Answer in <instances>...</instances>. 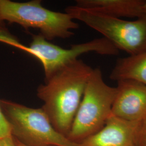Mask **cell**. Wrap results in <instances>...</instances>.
<instances>
[{
	"label": "cell",
	"mask_w": 146,
	"mask_h": 146,
	"mask_svg": "<svg viewBox=\"0 0 146 146\" xmlns=\"http://www.w3.org/2000/svg\"><path fill=\"white\" fill-rule=\"evenodd\" d=\"M93 69L78 58L58 69L37 89V97L43 102L41 108L51 124L67 137Z\"/></svg>",
	"instance_id": "1"
},
{
	"label": "cell",
	"mask_w": 146,
	"mask_h": 146,
	"mask_svg": "<svg viewBox=\"0 0 146 146\" xmlns=\"http://www.w3.org/2000/svg\"><path fill=\"white\" fill-rule=\"evenodd\" d=\"M117 89L105 82L100 68L90 74L67 138L80 143L100 131L111 116Z\"/></svg>",
	"instance_id": "2"
},
{
	"label": "cell",
	"mask_w": 146,
	"mask_h": 146,
	"mask_svg": "<svg viewBox=\"0 0 146 146\" xmlns=\"http://www.w3.org/2000/svg\"><path fill=\"white\" fill-rule=\"evenodd\" d=\"M66 13L98 31L119 50L129 55L146 52V18L128 21L76 5L67 7Z\"/></svg>",
	"instance_id": "3"
},
{
	"label": "cell",
	"mask_w": 146,
	"mask_h": 146,
	"mask_svg": "<svg viewBox=\"0 0 146 146\" xmlns=\"http://www.w3.org/2000/svg\"><path fill=\"white\" fill-rule=\"evenodd\" d=\"M0 15L5 22L17 24L25 29H38L39 35L48 41L69 38L74 35L72 30L79 27L67 13L49 10L39 0L26 2L0 0Z\"/></svg>",
	"instance_id": "4"
},
{
	"label": "cell",
	"mask_w": 146,
	"mask_h": 146,
	"mask_svg": "<svg viewBox=\"0 0 146 146\" xmlns=\"http://www.w3.org/2000/svg\"><path fill=\"white\" fill-rule=\"evenodd\" d=\"M11 135L27 146H82L56 131L40 108H32L8 100L0 99Z\"/></svg>",
	"instance_id": "5"
},
{
	"label": "cell",
	"mask_w": 146,
	"mask_h": 146,
	"mask_svg": "<svg viewBox=\"0 0 146 146\" xmlns=\"http://www.w3.org/2000/svg\"><path fill=\"white\" fill-rule=\"evenodd\" d=\"M3 42L28 52L38 59L43 66L45 80L84 54L94 52L102 55L112 56L119 52V50L104 37L74 44L69 49H64L54 44L39 34L33 35L29 46L23 45L13 36L6 38Z\"/></svg>",
	"instance_id": "6"
},
{
	"label": "cell",
	"mask_w": 146,
	"mask_h": 146,
	"mask_svg": "<svg viewBox=\"0 0 146 146\" xmlns=\"http://www.w3.org/2000/svg\"><path fill=\"white\" fill-rule=\"evenodd\" d=\"M116 88L112 116L129 121H137L146 116V85L123 80L117 82Z\"/></svg>",
	"instance_id": "7"
},
{
	"label": "cell",
	"mask_w": 146,
	"mask_h": 146,
	"mask_svg": "<svg viewBox=\"0 0 146 146\" xmlns=\"http://www.w3.org/2000/svg\"><path fill=\"white\" fill-rule=\"evenodd\" d=\"M137 122L111 115L100 131L80 144L82 146H135Z\"/></svg>",
	"instance_id": "8"
},
{
	"label": "cell",
	"mask_w": 146,
	"mask_h": 146,
	"mask_svg": "<svg viewBox=\"0 0 146 146\" xmlns=\"http://www.w3.org/2000/svg\"><path fill=\"white\" fill-rule=\"evenodd\" d=\"M144 0H77L78 7L94 9L121 18H142L141 7Z\"/></svg>",
	"instance_id": "9"
},
{
	"label": "cell",
	"mask_w": 146,
	"mask_h": 146,
	"mask_svg": "<svg viewBox=\"0 0 146 146\" xmlns=\"http://www.w3.org/2000/svg\"><path fill=\"white\" fill-rule=\"evenodd\" d=\"M110 78L116 82L134 80L146 85V52L117 60Z\"/></svg>",
	"instance_id": "10"
},
{
	"label": "cell",
	"mask_w": 146,
	"mask_h": 146,
	"mask_svg": "<svg viewBox=\"0 0 146 146\" xmlns=\"http://www.w3.org/2000/svg\"><path fill=\"white\" fill-rule=\"evenodd\" d=\"M135 146H146V116L138 121L135 132Z\"/></svg>",
	"instance_id": "11"
},
{
	"label": "cell",
	"mask_w": 146,
	"mask_h": 146,
	"mask_svg": "<svg viewBox=\"0 0 146 146\" xmlns=\"http://www.w3.org/2000/svg\"><path fill=\"white\" fill-rule=\"evenodd\" d=\"M11 135V125L4 115L0 105V139Z\"/></svg>",
	"instance_id": "12"
},
{
	"label": "cell",
	"mask_w": 146,
	"mask_h": 146,
	"mask_svg": "<svg viewBox=\"0 0 146 146\" xmlns=\"http://www.w3.org/2000/svg\"><path fill=\"white\" fill-rule=\"evenodd\" d=\"M0 146H17L12 135L0 139Z\"/></svg>",
	"instance_id": "13"
},
{
	"label": "cell",
	"mask_w": 146,
	"mask_h": 146,
	"mask_svg": "<svg viewBox=\"0 0 146 146\" xmlns=\"http://www.w3.org/2000/svg\"><path fill=\"white\" fill-rule=\"evenodd\" d=\"M8 31L7 27L5 25V22L2 20L0 15V31Z\"/></svg>",
	"instance_id": "14"
},
{
	"label": "cell",
	"mask_w": 146,
	"mask_h": 146,
	"mask_svg": "<svg viewBox=\"0 0 146 146\" xmlns=\"http://www.w3.org/2000/svg\"><path fill=\"white\" fill-rule=\"evenodd\" d=\"M141 13H142V18L146 19V0H144L143 3L141 7Z\"/></svg>",
	"instance_id": "15"
},
{
	"label": "cell",
	"mask_w": 146,
	"mask_h": 146,
	"mask_svg": "<svg viewBox=\"0 0 146 146\" xmlns=\"http://www.w3.org/2000/svg\"><path fill=\"white\" fill-rule=\"evenodd\" d=\"M14 141H15V142L16 145V146H27L26 145H23V143H21L20 141H18L17 140H16V139H15L14 137Z\"/></svg>",
	"instance_id": "16"
}]
</instances>
